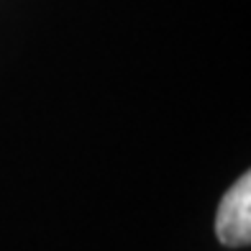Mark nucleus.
I'll list each match as a JSON object with an SVG mask.
<instances>
[{
    "label": "nucleus",
    "mask_w": 251,
    "mask_h": 251,
    "mask_svg": "<svg viewBox=\"0 0 251 251\" xmlns=\"http://www.w3.org/2000/svg\"><path fill=\"white\" fill-rule=\"evenodd\" d=\"M215 236L226 246H246L251 241V175H244L223 195L215 213Z\"/></svg>",
    "instance_id": "obj_1"
}]
</instances>
